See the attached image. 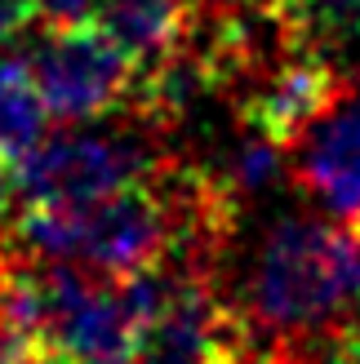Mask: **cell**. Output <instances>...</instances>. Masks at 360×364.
<instances>
[{
	"mask_svg": "<svg viewBox=\"0 0 360 364\" xmlns=\"http://www.w3.org/2000/svg\"><path fill=\"white\" fill-rule=\"evenodd\" d=\"M360 223L285 218L263 235L240 316L263 364H325L356 298Z\"/></svg>",
	"mask_w": 360,
	"mask_h": 364,
	"instance_id": "1",
	"label": "cell"
},
{
	"mask_svg": "<svg viewBox=\"0 0 360 364\" xmlns=\"http://www.w3.org/2000/svg\"><path fill=\"white\" fill-rule=\"evenodd\" d=\"M165 129L125 107V120H80L45 134L18 160V200H98L165 165Z\"/></svg>",
	"mask_w": 360,
	"mask_h": 364,
	"instance_id": "2",
	"label": "cell"
},
{
	"mask_svg": "<svg viewBox=\"0 0 360 364\" xmlns=\"http://www.w3.org/2000/svg\"><path fill=\"white\" fill-rule=\"evenodd\" d=\"M27 58L49 116H58L63 124L107 120L134 102L138 63L94 18L71 27H45V36L27 49Z\"/></svg>",
	"mask_w": 360,
	"mask_h": 364,
	"instance_id": "3",
	"label": "cell"
},
{
	"mask_svg": "<svg viewBox=\"0 0 360 364\" xmlns=\"http://www.w3.org/2000/svg\"><path fill=\"white\" fill-rule=\"evenodd\" d=\"M343 94L347 80L329 63V53L316 45H298L240 89L236 112L245 129L272 138L280 147H298L312 124L343 102Z\"/></svg>",
	"mask_w": 360,
	"mask_h": 364,
	"instance_id": "4",
	"label": "cell"
},
{
	"mask_svg": "<svg viewBox=\"0 0 360 364\" xmlns=\"http://www.w3.org/2000/svg\"><path fill=\"white\" fill-rule=\"evenodd\" d=\"M298 182L307 187L334 218L360 223V98H347L320 116L294 160Z\"/></svg>",
	"mask_w": 360,
	"mask_h": 364,
	"instance_id": "5",
	"label": "cell"
},
{
	"mask_svg": "<svg viewBox=\"0 0 360 364\" xmlns=\"http://www.w3.org/2000/svg\"><path fill=\"white\" fill-rule=\"evenodd\" d=\"M142 320L125 298L120 280H98L89 294L71 306V316L53 329L49 355L71 364H129Z\"/></svg>",
	"mask_w": 360,
	"mask_h": 364,
	"instance_id": "6",
	"label": "cell"
},
{
	"mask_svg": "<svg viewBox=\"0 0 360 364\" xmlns=\"http://www.w3.org/2000/svg\"><path fill=\"white\" fill-rule=\"evenodd\" d=\"M201 0H98L94 23L142 67L169 58L191 36Z\"/></svg>",
	"mask_w": 360,
	"mask_h": 364,
	"instance_id": "7",
	"label": "cell"
},
{
	"mask_svg": "<svg viewBox=\"0 0 360 364\" xmlns=\"http://www.w3.org/2000/svg\"><path fill=\"white\" fill-rule=\"evenodd\" d=\"M45 124H49V107L31 76L27 49H14L5 41L0 45V160L18 165L45 138Z\"/></svg>",
	"mask_w": 360,
	"mask_h": 364,
	"instance_id": "8",
	"label": "cell"
},
{
	"mask_svg": "<svg viewBox=\"0 0 360 364\" xmlns=\"http://www.w3.org/2000/svg\"><path fill=\"white\" fill-rule=\"evenodd\" d=\"M280 173H285V147L249 129V142H240L213 178L227 187V196L236 200V205H245V200L272 191L276 182H280Z\"/></svg>",
	"mask_w": 360,
	"mask_h": 364,
	"instance_id": "9",
	"label": "cell"
},
{
	"mask_svg": "<svg viewBox=\"0 0 360 364\" xmlns=\"http://www.w3.org/2000/svg\"><path fill=\"white\" fill-rule=\"evenodd\" d=\"M280 9L302 45L325 49L360 36V0H280Z\"/></svg>",
	"mask_w": 360,
	"mask_h": 364,
	"instance_id": "10",
	"label": "cell"
},
{
	"mask_svg": "<svg viewBox=\"0 0 360 364\" xmlns=\"http://www.w3.org/2000/svg\"><path fill=\"white\" fill-rule=\"evenodd\" d=\"M27 5L41 27H71V23H89L98 0H27Z\"/></svg>",
	"mask_w": 360,
	"mask_h": 364,
	"instance_id": "11",
	"label": "cell"
},
{
	"mask_svg": "<svg viewBox=\"0 0 360 364\" xmlns=\"http://www.w3.org/2000/svg\"><path fill=\"white\" fill-rule=\"evenodd\" d=\"M45 360H49V351L36 338L0 324V364H45Z\"/></svg>",
	"mask_w": 360,
	"mask_h": 364,
	"instance_id": "12",
	"label": "cell"
},
{
	"mask_svg": "<svg viewBox=\"0 0 360 364\" xmlns=\"http://www.w3.org/2000/svg\"><path fill=\"white\" fill-rule=\"evenodd\" d=\"M325 364H360V324H343Z\"/></svg>",
	"mask_w": 360,
	"mask_h": 364,
	"instance_id": "13",
	"label": "cell"
},
{
	"mask_svg": "<svg viewBox=\"0 0 360 364\" xmlns=\"http://www.w3.org/2000/svg\"><path fill=\"white\" fill-rule=\"evenodd\" d=\"M14 200H18V169L0 160V227L9 223V213H14Z\"/></svg>",
	"mask_w": 360,
	"mask_h": 364,
	"instance_id": "14",
	"label": "cell"
},
{
	"mask_svg": "<svg viewBox=\"0 0 360 364\" xmlns=\"http://www.w3.org/2000/svg\"><path fill=\"white\" fill-rule=\"evenodd\" d=\"M356 306H360V267H356V298H351Z\"/></svg>",
	"mask_w": 360,
	"mask_h": 364,
	"instance_id": "15",
	"label": "cell"
},
{
	"mask_svg": "<svg viewBox=\"0 0 360 364\" xmlns=\"http://www.w3.org/2000/svg\"><path fill=\"white\" fill-rule=\"evenodd\" d=\"M45 364H71V360H58V355H49V360H45Z\"/></svg>",
	"mask_w": 360,
	"mask_h": 364,
	"instance_id": "16",
	"label": "cell"
}]
</instances>
